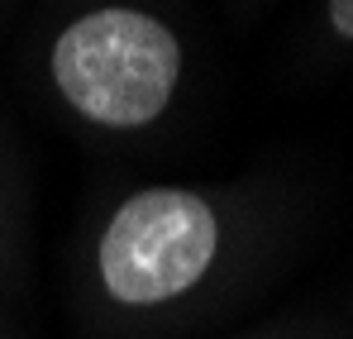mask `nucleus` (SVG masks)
Listing matches in <instances>:
<instances>
[{"label": "nucleus", "instance_id": "3", "mask_svg": "<svg viewBox=\"0 0 353 339\" xmlns=\"http://www.w3.org/2000/svg\"><path fill=\"white\" fill-rule=\"evenodd\" d=\"M325 14H330V29H334L339 39H349V43H353V0H330Z\"/></svg>", "mask_w": 353, "mask_h": 339}, {"label": "nucleus", "instance_id": "1", "mask_svg": "<svg viewBox=\"0 0 353 339\" xmlns=\"http://www.w3.org/2000/svg\"><path fill=\"white\" fill-rule=\"evenodd\" d=\"M230 253V211L196 186H139L119 196L91 244L96 296L119 316H163L186 306Z\"/></svg>", "mask_w": 353, "mask_h": 339}, {"label": "nucleus", "instance_id": "2", "mask_svg": "<svg viewBox=\"0 0 353 339\" xmlns=\"http://www.w3.org/2000/svg\"><path fill=\"white\" fill-rule=\"evenodd\" d=\"M186 72L176 29L143 5H91L48 43V81L81 124L134 134L172 110Z\"/></svg>", "mask_w": 353, "mask_h": 339}, {"label": "nucleus", "instance_id": "4", "mask_svg": "<svg viewBox=\"0 0 353 339\" xmlns=\"http://www.w3.org/2000/svg\"><path fill=\"white\" fill-rule=\"evenodd\" d=\"M0 234H5V196H0Z\"/></svg>", "mask_w": 353, "mask_h": 339}]
</instances>
